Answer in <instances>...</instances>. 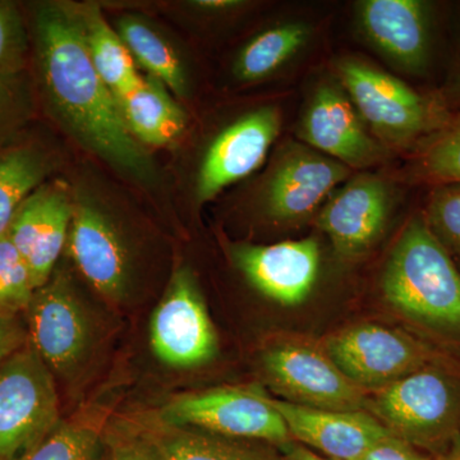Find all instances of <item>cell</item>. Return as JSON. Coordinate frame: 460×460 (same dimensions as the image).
<instances>
[{"label": "cell", "instance_id": "obj_10", "mask_svg": "<svg viewBox=\"0 0 460 460\" xmlns=\"http://www.w3.org/2000/svg\"><path fill=\"white\" fill-rule=\"evenodd\" d=\"M150 341L157 358L171 367H199L217 356V332L189 269L175 272L154 311Z\"/></svg>", "mask_w": 460, "mask_h": 460}, {"label": "cell", "instance_id": "obj_35", "mask_svg": "<svg viewBox=\"0 0 460 460\" xmlns=\"http://www.w3.org/2000/svg\"><path fill=\"white\" fill-rule=\"evenodd\" d=\"M280 449L288 460H332L320 456L319 453L314 452V450L308 449V447L296 443V441H290V443L283 445Z\"/></svg>", "mask_w": 460, "mask_h": 460}, {"label": "cell", "instance_id": "obj_21", "mask_svg": "<svg viewBox=\"0 0 460 460\" xmlns=\"http://www.w3.org/2000/svg\"><path fill=\"white\" fill-rule=\"evenodd\" d=\"M115 100L127 128L141 145L166 146L186 128L183 109L172 99L168 87L153 75H140Z\"/></svg>", "mask_w": 460, "mask_h": 460}, {"label": "cell", "instance_id": "obj_18", "mask_svg": "<svg viewBox=\"0 0 460 460\" xmlns=\"http://www.w3.org/2000/svg\"><path fill=\"white\" fill-rule=\"evenodd\" d=\"M301 137L332 159L352 168L380 162L384 150L366 131L352 102L334 84L314 93L301 123Z\"/></svg>", "mask_w": 460, "mask_h": 460}, {"label": "cell", "instance_id": "obj_17", "mask_svg": "<svg viewBox=\"0 0 460 460\" xmlns=\"http://www.w3.org/2000/svg\"><path fill=\"white\" fill-rule=\"evenodd\" d=\"M392 202L385 181L376 175H358L332 196L317 223L339 255L357 257L380 237Z\"/></svg>", "mask_w": 460, "mask_h": 460}, {"label": "cell", "instance_id": "obj_24", "mask_svg": "<svg viewBox=\"0 0 460 460\" xmlns=\"http://www.w3.org/2000/svg\"><path fill=\"white\" fill-rule=\"evenodd\" d=\"M115 30L135 62L144 66L147 75L162 81L177 95H186L189 89L186 69L177 51L164 36L140 17L120 18Z\"/></svg>", "mask_w": 460, "mask_h": 460}, {"label": "cell", "instance_id": "obj_30", "mask_svg": "<svg viewBox=\"0 0 460 460\" xmlns=\"http://www.w3.org/2000/svg\"><path fill=\"white\" fill-rule=\"evenodd\" d=\"M31 54V35L20 5L0 0V72H26Z\"/></svg>", "mask_w": 460, "mask_h": 460}, {"label": "cell", "instance_id": "obj_22", "mask_svg": "<svg viewBox=\"0 0 460 460\" xmlns=\"http://www.w3.org/2000/svg\"><path fill=\"white\" fill-rule=\"evenodd\" d=\"M147 440L164 460H288L275 445L224 438L193 429L166 426Z\"/></svg>", "mask_w": 460, "mask_h": 460}, {"label": "cell", "instance_id": "obj_15", "mask_svg": "<svg viewBox=\"0 0 460 460\" xmlns=\"http://www.w3.org/2000/svg\"><path fill=\"white\" fill-rule=\"evenodd\" d=\"M362 32L408 74H422L431 53V5L422 0H363L357 4Z\"/></svg>", "mask_w": 460, "mask_h": 460}, {"label": "cell", "instance_id": "obj_34", "mask_svg": "<svg viewBox=\"0 0 460 460\" xmlns=\"http://www.w3.org/2000/svg\"><path fill=\"white\" fill-rule=\"evenodd\" d=\"M105 460H164L153 444L145 440L119 441L111 445Z\"/></svg>", "mask_w": 460, "mask_h": 460}, {"label": "cell", "instance_id": "obj_19", "mask_svg": "<svg viewBox=\"0 0 460 460\" xmlns=\"http://www.w3.org/2000/svg\"><path fill=\"white\" fill-rule=\"evenodd\" d=\"M349 175L348 166L332 157L295 147L281 159L269 181L266 202L272 217L304 219Z\"/></svg>", "mask_w": 460, "mask_h": 460}, {"label": "cell", "instance_id": "obj_1", "mask_svg": "<svg viewBox=\"0 0 460 460\" xmlns=\"http://www.w3.org/2000/svg\"><path fill=\"white\" fill-rule=\"evenodd\" d=\"M31 16L33 80L51 117L109 164L151 180L150 156L127 128L114 93L91 60L77 4L38 3Z\"/></svg>", "mask_w": 460, "mask_h": 460}, {"label": "cell", "instance_id": "obj_20", "mask_svg": "<svg viewBox=\"0 0 460 460\" xmlns=\"http://www.w3.org/2000/svg\"><path fill=\"white\" fill-rule=\"evenodd\" d=\"M56 168L53 151L25 128L0 138V235L17 208L42 186Z\"/></svg>", "mask_w": 460, "mask_h": 460}, {"label": "cell", "instance_id": "obj_4", "mask_svg": "<svg viewBox=\"0 0 460 460\" xmlns=\"http://www.w3.org/2000/svg\"><path fill=\"white\" fill-rule=\"evenodd\" d=\"M338 71L357 111L387 144L402 147L426 140L449 119L438 99L417 93L374 66L348 59L339 63Z\"/></svg>", "mask_w": 460, "mask_h": 460}, {"label": "cell", "instance_id": "obj_23", "mask_svg": "<svg viewBox=\"0 0 460 460\" xmlns=\"http://www.w3.org/2000/svg\"><path fill=\"white\" fill-rule=\"evenodd\" d=\"M91 60L115 95L140 78L136 62L117 30L95 4H77Z\"/></svg>", "mask_w": 460, "mask_h": 460}, {"label": "cell", "instance_id": "obj_28", "mask_svg": "<svg viewBox=\"0 0 460 460\" xmlns=\"http://www.w3.org/2000/svg\"><path fill=\"white\" fill-rule=\"evenodd\" d=\"M35 289L29 266L4 233L0 235V311L25 314Z\"/></svg>", "mask_w": 460, "mask_h": 460}, {"label": "cell", "instance_id": "obj_14", "mask_svg": "<svg viewBox=\"0 0 460 460\" xmlns=\"http://www.w3.org/2000/svg\"><path fill=\"white\" fill-rule=\"evenodd\" d=\"M279 128L278 109L263 107L224 129L208 147L199 169V201H210L229 184L255 172L268 155Z\"/></svg>", "mask_w": 460, "mask_h": 460}, {"label": "cell", "instance_id": "obj_32", "mask_svg": "<svg viewBox=\"0 0 460 460\" xmlns=\"http://www.w3.org/2000/svg\"><path fill=\"white\" fill-rule=\"evenodd\" d=\"M361 460H438L425 456L420 449L398 436L390 434L372 445Z\"/></svg>", "mask_w": 460, "mask_h": 460}, {"label": "cell", "instance_id": "obj_31", "mask_svg": "<svg viewBox=\"0 0 460 460\" xmlns=\"http://www.w3.org/2000/svg\"><path fill=\"white\" fill-rule=\"evenodd\" d=\"M33 83L27 72H0V138L25 128L35 111Z\"/></svg>", "mask_w": 460, "mask_h": 460}, {"label": "cell", "instance_id": "obj_36", "mask_svg": "<svg viewBox=\"0 0 460 460\" xmlns=\"http://www.w3.org/2000/svg\"><path fill=\"white\" fill-rule=\"evenodd\" d=\"M241 2L237 0H199L193 2V5L205 11H226V9L237 7Z\"/></svg>", "mask_w": 460, "mask_h": 460}, {"label": "cell", "instance_id": "obj_11", "mask_svg": "<svg viewBox=\"0 0 460 460\" xmlns=\"http://www.w3.org/2000/svg\"><path fill=\"white\" fill-rule=\"evenodd\" d=\"M74 199L65 181H45L9 223L5 233L29 266L36 289L50 279L66 246Z\"/></svg>", "mask_w": 460, "mask_h": 460}, {"label": "cell", "instance_id": "obj_33", "mask_svg": "<svg viewBox=\"0 0 460 460\" xmlns=\"http://www.w3.org/2000/svg\"><path fill=\"white\" fill-rule=\"evenodd\" d=\"M27 344V329L18 314L0 311V365Z\"/></svg>", "mask_w": 460, "mask_h": 460}, {"label": "cell", "instance_id": "obj_9", "mask_svg": "<svg viewBox=\"0 0 460 460\" xmlns=\"http://www.w3.org/2000/svg\"><path fill=\"white\" fill-rule=\"evenodd\" d=\"M263 368L284 401L317 410L368 411V392L345 376L328 354L313 348L272 347L263 356Z\"/></svg>", "mask_w": 460, "mask_h": 460}, {"label": "cell", "instance_id": "obj_27", "mask_svg": "<svg viewBox=\"0 0 460 460\" xmlns=\"http://www.w3.org/2000/svg\"><path fill=\"white\" fill-rule=\"evenodd\" d=\"M99 447V432L91 426L58 423L21 460H96Z\"/></svg>", "mask_w": 460, "mask_h": 460}, {"label": "cell", "instance_id": "obj_3", "mask_svg": "<svg viewBox=\"0 0 460 460\" xmlns=\"http://www.w3.org/2000/svg\"><path fill=\"white\" fill-rule=\"evenodd\" d=\"M368 411L420 452L444 456L460 438V365L431 363L370 396Z\"/></svg>", "mask_w": 460, "mask_h": 460}, {"label": "cell", "instance_id": "obj_26", "mask_svg": "<svg viewBox=\"0 0 460 460\" xmlns=\"http://www.w3.org/2000/svg\"><path fill=\"white\" fill-rule=\"evenodd\" d=\"M414 169L434 186L460 181V115L423 141Z\"/></svg>", "mask_w": 460, "mask_h": 460}, {"label": "cell", "instance_id": "obj_13", "mask_svg": "<svg viewBox=\"0 0 460 460\" xmlns=\"http://www.w3.org/2000/svg\"><path fill=\"white\" fill-rule=\"evenodd\" d=\"M290 438L332 460H361L372 445L392 434L370 411H328L272 399Z\"/></svg>", "mask_w": 460, "mask_h": 460}, {"label": "cell", "instance_id": "obj_16", "mask_svg": "<svg viewBox=\"0 0 460 460\" xmlns=\"http://www.w3.org/2000/svg\"><path fill=\"white\" fill-rule=\"evenodd\" d=\"M234 257L259 292L287 307L304 304L319 278L320 247L314 238L241 246L235 248Z\"/></svg>", "mask_w": 460, "mask_h": 460}, {"label": "cell", "instance_id": "obj_12", "mask_svg": "<svg viewBox=\"0 0 460 460\" xmlns=\"http://www.w3.org/2000/svg\"><path fill=\"white\" fill-rule=\"evenodd\" d=\"M66 246L91 286L111 299L126 296L131 278L128 250L111 217L89 199H74Z\"/></svg>", "mask_w": 460, "mask_h": 460}, {"label": "cell", "instance_id": "obj_29", "mask_svg": "<svg viewBox=\"0 0 460 460\" xmlns=\"http://www.w3.org/2000/svg\"><path fill=\"white\" fill-rule=\"evenodd\" d=\"M423 217L445 250L460 260V181L434 186Z\"/></svg>", "mask_w": 460, "mask_h": 460}, {"label": "cell", "instance_id": "obj_5", "mask_svg": "<svg viewBox=\"0 0 460 460\" xmlns=\"http://www.w3.org/2000/svg\"><path fill=\"white\" fill-rule=\"evenodd\" d=\"M59 423L56 378L29 343L0 365V460H21Z\"/></svg>", "mask_w": 460, "mask_h": 460}, {"label": "cell", "instance_id": "obj_8", "mask_svg": "<svg viewBox=\"0 0 460 460\" xmlns=\"http://www.w3.org/2000/svg\"><path fill=\"white\" fill-rule=\"evenodd\" d=\"M27 343L53 375L68 376L86 359L93 341L89 314L68 277L54 270L26 308Z\"/></svg>", "mask_w": 460, "mask_h": 460}, {"label": "cell", "instance_id": "obj_37", "mask_svg": "<svg viewBox=\"0 0 460 460\" xmlns=\"http://www.w3.org/2000/svg\"><path fill=\"white\" fill-rule=\"evenodd\" d=\"M438 460H460V438L444 456H438Z\"/></svg>", "mask_w": 460, "mask_h": 460}, {"label": "cell", "instance_id": "obj_25", "mask_svg": "<svg viewBox=\"0 0 460 460\" xmlns=\"http://www.w3.org/2000/svg\"><path fill=\"white\" fill-rule=\"evenodd\" d=\"M310 38L305 23H284L271 27L248 42L234 66L238 80L255 83L274 74L295 56Z\"/></svg>", "mask_w": 460, "mask_h": 460}, {"label": "cell", "instance_id": "obj_2", "mask_svg": "<svg viewBox=\"0 0 460 460\" xmlns=\"http://www.w3.org/2000/svg\"><path fill=\"white\" fill-rule=\"evenodd\" d=\"M383 292L414 326L460 348V270L423 214L413 217L396 241L384 271Z\"/></svg>", "mask_w": 460, "mask_h": 460}, {"label": "cell", "instance_id": "obj_7", "mask_svg": "<svg viewBox=\"0 0 460 460\" xmlns=\"http://www.w3.org/2000/svg\"><path fill=\"white\" fill-rule=\"evenodd\" d=\"M326 354L366 392H378L411 372L447 358L426 341L376 323L352 326L330 338Z\"/></svg>", "mask_w": 460, "mask_h": 460}, {"label": "cell", "instance_id": "obj_6", "mask_svg": "<svg viewBox=\"0 0 460 460\" xmlns=\"http://www.w3.org/2000/svg\"><path fill=\"white\" fill-rule=\"evenodd\" d=\"M162 420L168 428L199 429L278 447L293 441L270 396L256 389L217 387L183 395L166 405Z\"/></svg>", "mask_w": 460, "mask_h": 460}]
</instances>
